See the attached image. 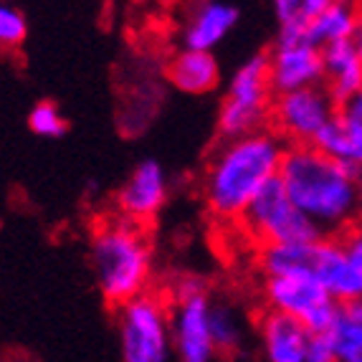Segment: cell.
<instances>
[{"label":"cell","mask_w":362,"mask_h":362,"mask_svg":"<svg viewBox=\"0 0 362 362\" xmlns=\"http://www.w3.org/2000/svg\"><path fill=\"white\" fill-rule=\"evenodd\" d=\"M314 251H317V241L314 243H279V246H264L259 248V269L266 276H286V274H299L309 272L314 266Z\"/></svg>","instance_id":"ffe728a7"},{"label":"cell","mask_w":362,"mask_h":362,"mask_svg":"<svg viewBox=\"0 0 362 362\" xmlns=\"http://www.w3.org/2000/svg\"><path fill=\"white\" fill-rule=\"evenodd\" d=\"M272 102L269 54H254L230 76L226 99L218 109V134L223 139H235L266 129Z\"/></svg>","instance_id":"277c9868"},{"label":"cell","mask_w":362,"mask_h":362,"mask_svg":"<svg viewBox=\"0 0 362 362\" xmlns=\"http://www.w3.org/2000/svg\"><path fill=\"white\" fill-rule=\"evenodd\" d=\"M312 145L337 163L350 165L357 173H362V127L342 112L334 115V119L317 134Z\"/></svg>","instance_id":"ac0fdd59"},{"label":"cell","mask_w":362,"mask_h":362,"mask_svg":"<svg viewBox=\"0 0 362 362\" xmlns=\"http://www.w3.org/2000/svg\"><path fill=\"white\" fill-rule=\"evenodd\" d=\"M357 18H360V0H332L327 8L307 18V33L320 49L352 41Z\"/></svg>","instance_id":"e0dca14e"},{"label":"cell","mask_w":362,"mask_h":362,"mask_svg":"<svg viewBox=\"0 0 362 362\" xmlns=\"http://www.w3.org/2000/svg\"><path fill=\"white\" fill-rule=\"evenodd\" d=\"M89 266L99 294L112 307L152 289L155 251L145 226L112 216L99 221L89 241Z\"/></svg>","instance_id":"3957f363"},{"label":"cell","mask_w":362,"mask_h":362,"mask_svg":"<svg viewBox=\"0 0 362 362\" xmlns=\"http://www.w3.org/2000/svg\"><path fill=\"white\" fill-rule=\"evenodd\" d=\"M238 221H241L248 238L259 243V248L279 246V243H314L325 238L322 230L291 203V198L284 193V187L279 185V180L269 182L248 203V208Z\"/></svg>","instance_id":"52a82bcc"},{"label":"cell","mask_w":362,"mask_h":362,"mask_svg":"<svg viewBox=\"0 0 362 362\" xmlns=\"http://www.w3.org/2000/svg\"><path fill=\"white\" fill-rule=\"evenodd\" d=\"M264 307L294 317L312 334H327L337 314V302L309 272L264 279Z\"/></svg>","instance_id":"9c48e42d"},{"label":"cell","mask_w":362,"mask_h":362,"mask_svg":"<svg viewBox=\"0 0 362 362\" xmlns=\"http://www.w3.org/2000/svg\"><path fill=\"white\" fill-rule=\"evenodd\" d=\"M339 112L362 127V91H357L355 97H350L344 104H339Z\"/></svg>","instance_id":"4316f807"},{"label":"cell","mask_w":362,"mask_h":362,"mask_svg":"<svg viewBox=\"0 0 362 362\" xmlns=\"http://www.w3.org/2000/svg\"><path fill=\"white\" fill-rule=\"evenodd\" d=\"M256 334L264 362H307L312 332L294 317L264 309L256 320Z\"/></svg>","instance_id":"7c38bea8"},{"label":"cell","mask_w":362,"mask_h":362,"mask_svg":"<svg viewBox=\"0 0 362 362\" xmlns=\"http://www.w3.org/2000/svg\"><path fill=\"white\" fill-rule=\"evenodd\" d=\"M337 112L339 104L325 89V84H320L274 94L269 122L286 145H312Z\"/></svg>","instance_id":"30bf717a"},{"label":"cell","mask_w":362,"mask_h":362,"mask_svg":"<svg viewBox=\"0 0 362 362\" xmlns=\"http://www.w3.org/2000/svg\"><path fill=\"white\" fill-rule=\"evenodd\" d=\"M312 274L337 304L352 302V299L362 296L360 279H357L350 259L344 254L339 238H320L317 241Z\"/></svg>","instance_id":"4fadbf2b"},{"label":"cell","mask_w":362,"mask_h":362,"mask_svg":"<svg viewBox=\"0 0 362 362\" xmlns=\"http://www.w3.org/2000/svg\"><path fill=\"white\" fill-rule=\"evenodd\" d=\"M329 3H332V0H304L302 16H304V18H312L314 13H320L322 8H327Z\"/></svg>","instance_id":"83f0119b"},{"label":"cell","mask_w":362,"mask_h":362,"mask_svg":"<svg viewBox=\"0 0 362 362\" xmlns=\"http://www.w3.org/2000/svg\"><path fill=\"white\" fill-rule=\"evenodd\" d=\"M170 195V177L157 160H142L129 173L115 198L117 216L145 226L163 211Z\"/></svg>","instance_id":"8fae6325"},{"label":"cell","mask_w":362,"mask_h":362,"mask_svg":"<svg viewBox=\"0 0 362 362\" xmlns=\"http://www.w3.org/2000/svg\"><path fill=\"white\" fill-rule=\"evenodd\" d=\"M286 142L274 129L223 139L203 173V200L218 221L241 218L269 182L279 180Z\"/></svg>","instance_id":"7a4b0ae2"},{"label":"cell","mask_w":362,"mask_h":362,"mask_svg":"<svg viewBox=\"0 0 362 362\" xmlns=\"http://www.w3.org/2000/svg\"><path fill=\"white\" fill-rule=\"evenodd\" d=\"M357 182L355 168L314 145H289L279 168V185L325 238H337L355 226Z\"/></svg>","instance_id":"6da1fadb"},{"label":"cell","mask_w":362,"mask_h":362,"mask_svg":"<svg viewBox=\"0 0 362 362\" xmlns=\"http://www.w3.org/2000/svg\"><path fill=\"white\" fill-rule=\"evenodd\" d=\"M28 38V21L23 11L11 3H0V54L18 51Z\"/></svg>","instance_id":"7402d4cb"},{"label":"cell","mask_w":362,"mask_h":362,"mask_svg":"<svg viewBox=\"0 0 362 362\" xmlns=\"http://www.w3.org/2000/svg\"><path fill=\"white\" fill-rule=\"evenodd\" d=\"M28 127L38 134V137L56 139L66 132V119L61 115V109L54 102H38L36 107L28 112Z\"/></svg>","instance_id":"603a6c76"},{"label":"cell","mask_w":362,"mask_h":362,"mask_svg":"<svg viewBox=\"0 0 362 362\" xmlns=\"http://www.w3.org/2000/svg\"><path fill=\"white\" fill-rule=\"evenodd\" d=\"M168 81L182 94H208L221 81V66L213 51L182 49L170 59Z\"/></svg>","instance_id":"9a60e30c"},{"label":"cell","mask_w":362,"mask_h":362,"mask_svg":"<svg viewBox=\"0 0 362 362\" xmlns=\"http://www.w3.org/2000/svg\"><path fill=\"white\" fill-rule=\"evenodd\" d=\"M307 362H337L334 347L327 334H312L307 347Z\"/></svg>","instance_id":"d4e9b609"},{"label":"cell","mask_w":362,"mask_h":362,"mask_svg":"<svg viewBox=\"0 0 362 362\" xmlns=\"http://www.w3.org/2000/svg\"><path fill=\"white\" fill-rule=\"evenodd\" d=\"M211 304L213 299L203 279L185 276L175 284L170 304V337L177 362H213Z\"/></svg>","instance_id":"8992f818"},{"label":"cell","mask_w":362,"mask_h":362,"mask_svg":"<svg viewBox=\"0 0 362 362\" xmlns=\"http://www.w3.org/2000/svg\"><path fill=\"white\" fill-rule=\"evenodd\" d=\"M235 23H238V11L233 6L221 0H206L190 16L182 30V49L213 51L230 36Z\"/></svg>","instance_id":"5bb4252c"},{"label":"cell","mask_w":362,"mask_h":362,"mask_svg":"<svg viewBox=\"0 0 362 362\" xmlns=\"http://www.w3.org/2000/svg\"><path fill=\"white\" fill-rule=\"evenodd\" d=\"M325 61V89L337 104H344L357 91H362V59L352 41L332 43L322 49Z\"/></svg>","instance_id":"2e32d148"},{"label":"cell","mask_w":362,"mask_h":362,"mask_svg":"<svg viewBox=\"0 0 362 362\" xmlns=\"http://www.w3.org/2000/svg\"><path fill=\"white\" fill-rule=\"evenodd\" d=\"M337 238H339V243H342L344 254H347V259H350L352 269H355L357 279H360V284H362V228L360 226H352L350 230H344Z\"/></svg>","instance_id":"cb8c5ba5"},{"label":"cell","mask_w":362,"mask_h":362,"mask_svg":"<svg viewBox=\"0 0 362 362\" xmlns=\"http://www.w3.org/2000/svg\"><path fill=\"white\" fill-rule=\"evenodd\" d=\"M355 226L362 228V173H360V182H357V218H355Z\"/></svg>","instance_id":"f546056e"},{"label":"cell","mask_w":362,"mask_h":362,"mask_svg":"<svg viewBox=\"0 0 362 362\" xmlns=\"http://www.w3.org/2000/svg\"><path fill=\"white\" fill-rule=\"evenodd\" d=\"M352 46H355V51L360 54V59H362V0H360V18H357L355 36H352Z\"/></svg>","instance_id":"f1b7e54d"},{"label":"cell","mask_w":362,"mask_h":362,"mask_svg":"<svg viewBox=\"0 0 362 362\" xmlns=\"http://www.w3.org/2000/svg\"><path fill=\"white\" fill-rule=\"evenodd\" d=\"M211 337L216 355H235L243 347V325L241 317L230 304H211Z\"/></svg>","instance_id":"44dd1931"},{"label":"cell","mask_w":362,"mask_h":362,"mask_svg":"<svg viewBox=\"0 0 362 362\" xmlns=\"http://www.w3.org/2000/svg\"><path fill=\"white\" fill-rule=\"evenodd\" d=\"M304 0H274V11H276L279 23H286V21H294L302 16Z\"/></svg>","instance_id":"484cf974"},{"label":"cell","mask_w":362,"mask_h":362,"mask_svg":"<svg viewBox=\"0 0 362 362\" xmlns=\"http://www.w3.org/2000/svg\"><path fill=\"white\" fill-rule=\"evenodd\" d=\"M327 337L332 342L337 362H362V296L337 304Z\"/></svg>","instance_id":"d6986e66"},{"label":"cell","mask_w":362,"mask_h":362,"mask_svg":"<svg viewBox=\"0 0 362 362\" xmlns=\"http://www.w3.org/2000/svg\"><path fill=\"white\" fill-rule=\"evenodd\" d=\"M269 78L274 94L325 84L322 49L309 38L304 16L286 21L279 28L276 46L269 54Z\"/></svg>","instance_id":"ba28073f"},{"label":"cell","mask_w":362,"mask_h":362,"mask_svg":"<svg viewBox=\"0 0 362 362\" xmlns=\"http://www.w3.org/2000/svg\"><path fill=\"white\" fill-rule=\"evenodd\" d=\"M115 309L122 362H173L170 304L165 296L147 291Z\"/></svg>","instance_id":"5b68a950"}]
</instances>
